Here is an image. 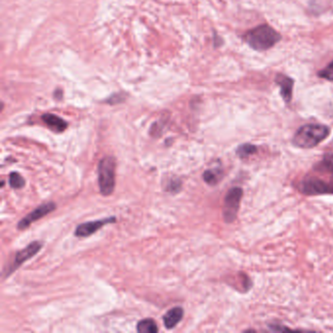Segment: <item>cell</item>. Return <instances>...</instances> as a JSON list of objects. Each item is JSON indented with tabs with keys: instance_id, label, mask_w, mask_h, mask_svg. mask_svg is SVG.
<instances>
[{
	"instance_id": "obj_1",
	"label": "cell",
	"mask_w": 333,
	"mask_h": 333,
	"mask_svg": "<svg viewBox=\"0 0 333 333\" xmlns=\"http://www.w3.org/2000/svg\"><path fill=\"white\" fill-rule=\"evenodd\" d=\"M331 134V128L324 124L310 123L301 126L293 136L292 144L301 149H312L325 141Z\"/></svg>"
},
{
	"instance_id": "obj_2",
	"label": "cell",
	"mask_w": 333,
	"mask_h": 333,
	"mask_svg": "<svg viewBox=\"0 0 333 333\" xmlns=\"http://www.w3.org/2000/svg\"><path fill=\"white\" fill-rule=\"evenodd\" d=\"M282 39V35L269 24H260L244 35L245 42L255 51H266L275 46Z\"/></svg>"
},
{
	"instance_id": "obj_3",
	"label": "cell",
	"mask_w": 333,
	"mask_h": 333,
	"mask_svg": "<svg viewBox=\"0 0 333 333\" xmlns=\"http://www.w3.org/2000/svg\"><path fill=\"white\" fill-rule=\"evenodd\" d=\"M116 167L117 163L114 157H105L99 163L98 182L100 192L103 195L113 193L116 187Z\"/></svg>"
},
{
	"instance_id": "obj_4",
	"label": "cell",
	"mask_w": 333,
	"mask_h": 333,
	"mask_svg": "<svg viewBox=\"0 0 333 333\" xmlns=\"http://www.w3.org/2000/svg\"><path fill=\"white\" fill-rule=\"evenodd\" d=\"M243 190L239 187L230 189L225 196L223 205V217L226 223H233L238 216Z\"/></svg>"
},
{
	"instance_id": "obj_5",
	"label": "cell",
	"mask_w": 333,
	"mask_h": 333,
	"mask_svg": "<svg viewBox=\"0 0 333 333\" xmlns=\"http://www.w3.org/2000/svg\"><path fill=\"white\" fill-rule=\"evenodd\" d=\"M302 193L307 195L333 194V182L326 181L316 176L306 177L299 185Z\"/></svg>"
},
{
	"instance_id": "obj_6",
	"label": "cell",
	"mask_w": 333,
	"mask_h": 333,
	"mask_svg": "<svg viewBox=\"0 0 333 333\" xmlns=\"http://www.w3.org/2000/svg\"><path fill=\"white\" fill-rule=\"evenodd\" d=\"M42 248V242L35 240L32 241L31 243H29L26 247H24V249L18 251L15 255V259L12 262L11 267L6 271V275L5 277H9L13 272H15L20 266H22L25 261H27L28 259L32 258L40 249Z\"/></svg>"
},
{
	"instance_id": "obj_7",
	"label": "cell",
	"mask_w": 333,
	"mask_h": 333,
	"mask_svg": "<svg viewBox=\"0 0 333 333\" xmlns=\"http://www.w3.org/2000/svg\"><path fill=\"white\" fill-rule=\"evenodd\" d=\"M55 209H56V204L54 202H47V203H43L39 205L38 207H36L33 211L28 213L25 217H24L18 223V229L21 231L27 229L33 222L43 218L44 216L53 212Z\"/></svg>"
},
{
	"instance_id": "obj_8",
	"label": "cell",
	"mask_w": 333,
	"mask_h": 333,
	"mask_svg": "<svg viewBox=\"0 0 333 333\" xmlns=\"http://www.w3.org/2000/svg\"><path fill=\"white\" fill-rule=\"evenodd\" d=\"M116 221H117V218L113 216V217L100 219V220H97V221L82 223V224H80L76 227L75 232H74V236L78 237V238L89 237V236L95 234L102 227H104L108 224H111V223H115Z\"/></svg>"
},
{
	"instance_id": "obj_9",
	"label": "cell",
	"mask_w": 333,
	"mask_h": 333,
	"mask_svg": "<svg viewBox=\"0 0 333 333\" xmlns=\"http://www.w3.org/2000/svg\"><path fill=\"white\" fill-rule=\"evenodd\" d=\"M276 83L280 87L281 95L284 99V101L286 104H289L292 100V94H293V85H294V80L283 73H278L275 79Z\"/></svg>"
},
{
	"instance_id": "obj_10",
	"label": "cell",
	"mask_w": 333,
	"mask_h": 333,
	"mask_svg": "<svg viewBox=\"0 0 333 333\" xmlns=\"http://www.w3.org/2000/svg\"><path fill=\"white\" fill-rule=\"evenodd\" d=\"M42 120L52 131H55L57 133L64 132L68 127V123L66 120L53 114L43 115Z\"/></svg>"
},
{
	"instance_id": "obj_11",
	"label": "cell",
	"mask_w": 333,
	"mask_h": 333,
	"mask_svg": "<svg viewBox=\"0 0 333 333\" xmlns=\"http://www.w3.org/2000/svg\"><path fill=\"white\" fill-rule=\"evenodd\" d=\"M184 316V311L181 307H174L169 310L164 317V324L167 330L174 329L181 322Z\"/></svg>"
},
{
	"instance_id": "obj_12",
	"label": "cell",
	"mask_w": 333,
	"mask_h": 333,
	"mask_svg": "<svg viewBox=\"0 0 333 333\" xmlns=\"http://www.w3.org/2000/svg\"><path fill=\"white\" fill-rule=\"evenodd\" d=\"M203 180L206 184L210 185V186H215L217 185L222 177H223V173L221 169H208L203 173Z\"/></svg>"
},
{
	"instance_id": "obj_13",
	"label": "cell",
	"mask_w": 333,
	"mask_h": 333,
	"mask_svg": "<svg viewBox=\"0 0 333 333\" xmlns=\"http://www.w3.org/2000/svg\"><path fill=\"white\" fill-rule=\"evenodd\" d=\"M137 332L140 333H157L159 332V328L154 320L145 319L138 323Z\"/></svg>"
},
{
	"instance_id": "obj_14",
	"label": "cell",
	"mask_w": 333,
	"mask_h": 333,
	"mask_svg": "<svg viewBox=\"0 0 333 333\" xmlns=\"http://www.w3.org/2000/svg\"><path fill=\"white\" fill-rule=\"evenodd\" d=\"M257 151H258V148L255 145H252V144H242V145L238 147L236 153H237L238 158L243 160V159H247L250 156L256 154Z\"/></svg>"
},
{
	"instance_id": "obj_15",
	"label": "cell",
	"mask_w": 333,
	"mask_h": 333,
	"mask_svg": "<svg viewBox=\"0 0 333 333\" xmlns=\"http://www.w3.org/2000/svg\"><path fill=\"white\" fill-rule=\"evenodd\" d=\"M9 184L12 189H22L24 187V179L22 177V175L18 172H12L9 175Z\"/></svg>"
},
{
	"instance_id": "obj_16",
	"label": "cell",
	"mask_w": 333,
	"mask_h": 333,
	"mask_svg": "<svg viewBox=\"0 0 333 333\" xmlns=\"http://www.w3.org/2000/svg\"><path fill=\"white\" fill-rule=\"evenodd\" d=\"M319 76L333 82V62L319 72Z\"/></svg>"
},
{
	"instance_id": "obj_17",
	"label": "cell",
	"mask_w": 333,
	"mask_h": 333,
	"mask_svg": "<svg viewBox=\"0 0 333 333\" xmlns=\"http://www.w3.org/2000/svg\"><path fill=\"white\" fill-rule=\"evenodd\" d=\"M181 184L182 183L178 178H172L167 185L168 187H167L166 190L168 191H171V192H177L181 190V187H182Z\"/></svg>"
},
{
	"instance_id": "obj_18",
	"label": "cell",
	"mask_w": 333,
	"mask_h": 333,
	"mask_svg": "<svg viewBox=\"0 0 333 333\" xmlns=\"http://www.w3.org/2000/svg\"><path fill=\"white\" fill-rule=\"evenodd\" d=\"M269 329H271L273 332H284V331H288L289 329L286 327H284L282 325H270Z\"/></svg>"
}]
</instances>
